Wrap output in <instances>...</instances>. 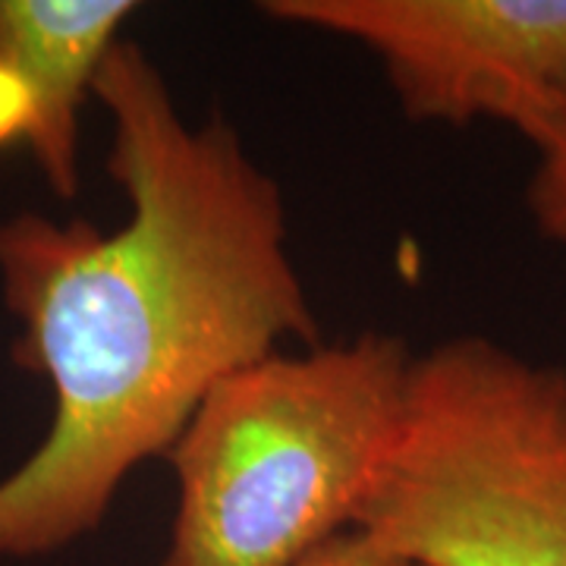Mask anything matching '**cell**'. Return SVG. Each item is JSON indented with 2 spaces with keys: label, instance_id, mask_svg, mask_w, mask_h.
I'll return each mask as SVG.
<instances>
[{
  "label": "cell",
  "instance_id": "cell-7",
  "mask_svg": "<svg viewBox=\"0 0 566 566\" xmlns=\"http://www.w3.org/2000/svg\"><path fill=\"white\" fill-rule=\"evenodd\" d=\"M300 566H409L400 557H394L390 551L371 542L368 535L349 528L344 535H337L334 542L318 547L308 560Z\"/></svg>",
  "mask_w": 566,
  "mask_h": 566
},
{
  "label": "cell",
  "instance_id": "cell-6",
  "mask_svg": "<svg viewBox=\"0 0 566 566\" xmlns=\"http://www.w3.org/2000/svg\"><path fill=\"white\" fill-rule=\"evenodd\" d=\"M532 148L535 170L526 189L532 221L551 243L566 249V88L545 136Z\"/></svg>",
  "mask_w": 566,
  "mask_h": 566
},
{
  "label": "cell",
  "instance_id": "cell-2",
  "mask_svg": "<svg viewBox=\"0 0 566 566\" xmlns=\"http://www.w3.org/2000/svg\"><path fill=\"white\" fill-rule=\"evenodd\" d=\"M412 356L403 337L363 331L218 381L164 457L177 510L155 566H300L349 532L397 434Z\"/></svg>",
  "mask_w": 566,
  "mask_h": 566
},
{
  "label": "cell",
  "instance_id": "cell-1",
  "mask_svg": "<svg viewBox=\"0 0 566 566\" xmlns=\"http://www.w3.org/2000/svg\"><path fill=\"white\" fill-rule=\"evenodd\" d=\"M92 95L111 120L117 230L32 211L0 223L13 359L48 381L51 428L0 482V557H39L95 532L136 465L167 457L208 390L322 344L286 245L277 180L223 117L182 120L136 41L104 57Z\"/></svg>",
  "mask_w": 566,
  "mask_h": 566
},
{
  "label": "cell",
  "instance_id": "cell-5",
  "mask_svg": "<svg viewBox=\"0 0 566 566\" xmlns=\"http://www.w3.org/2000/svg\"><path fill=\"white\" fill-rule=\"evenodd\" d=\"M133 0H0V148L25 145L51 192L80 189V111Z\"/></svg>",
  "mask_w": 566,
  "mask_h": 566
},
{
  "label": "cell",
  "instance_id": "cell-3",
  "mask_svg": "<svg viewBox=\"0 0 566 566\" xmlns=\"http://www.w3.org/2000/svg\"><path fill=\"white\" fill-rule=\"evenodd\" d=\"M353 528L409 566H566V368L482 334L416 353Z\"/></svg>",
  "mask_w": 566,
  "mask_h": 566
},
{
  "label": "cell",
  "instance_id": "cell-4",
  "mask_svg": "<svg viewBox=\"0 0 566 566\" xmlns=\"http://www.w3.org/2000/svg\"><path fill=\"white\" fill-rule=\"evenodd\" d=\"M268 20L371 51L416 123H504L532 145L566 88V0H268Z\"/></svg>",
  "mask_w": 566,
  "mask_h": 566
}]
</instances>
